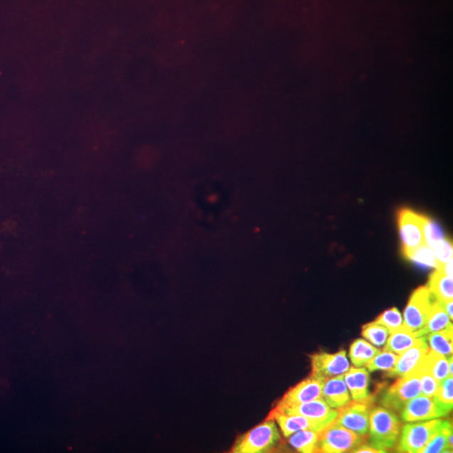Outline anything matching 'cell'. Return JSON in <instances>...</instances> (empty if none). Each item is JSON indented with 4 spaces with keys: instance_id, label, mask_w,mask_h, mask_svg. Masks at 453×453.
Returning a JSON list of instances; mask_svg holds the SVG:
<instances>
[{
    "instance_id": "obj_24",
    "label": "cell",
    "mask_w": 453,
    "mask_h": 453,
    "mask_svg": "<svg viewBox=\"0 0 453 453\" xmlns=\"http://www.w3.org/2000/svg\"><path fill=\"white\" fill-rule=\"evenodd\" d=\"M453 329L435 331L425 336L429 348L449 358L452 355Z\"/></svg>"
},
{
    "instance_id": "obj_6",
    "label": "cell",
    "mask_w": 453,
    "mask_h": 453,
    "mask_svg": "<svg viewBox=\"0 0 453 453\" xmlns=\"http://www.w3.org/2000/svg\"><path fill=\"white\" fill-rule=\"evenodd\" d=\"M435 299L427 287L415 289L404 311V328L413 333L424 328Z\"/></svg>"
},
{
    "instance_id": "obj_21",
    "label": "cell",
    "mask_w": 453,
    "mask_h": 453,
    "mask_svg": "<svg viewBox=\"0 0 453 453\" xmlns=\"http://www.w3.org/2000/svg\"><path fill=\"white\" fill-rule=\"evenodd\" d=\"M380 352V349L368 341L358 339L350 347L349 358L355 367H363Z\"/></svg>"
},
{
    "instance_id": "obj_22",
    "label": "cell",
    "mask_w": 453,
    "mask_h": 453,
    "mask_svg": "<svg viewBox=\"0 0 453 453\" xmlns=\"http://www.w3.org/2000/svg\"><path fill=\"white\" fill-rule=\"evenodd\" d=\"M452 435V425L449 420H442L438 431L424 447L422 452L440 453L452 452V447L448 442V439Z\"/></svg>"
},
{
    "instance_id": "obj_32",
    "label": "cell",
    "mask_w": 453,
    "mask_h": 453,
    "mask_svg": "<svg viewBox=\"0 0 453 453\" xmlns=\"http://www.w3.org/2000/svg\"><path fill=\"white\" fill-rule=\"evenodd\" d=\"M425 238H426L427 244L432 247L437 242L442 240L444 236H443L440 228L428 218L426 226H425Z\"/></svg>"
},
{
    "instance_id": "obj_19",
    "label": "cell",
    "mask_w": 453,
    "mask_h": 453,
    "mask_svg": "<svg viewBox=\"0 0 453 453\" xmlns=\"http://www.w3.org/2000/svg\"><path fill=\"white\" fill-rule=\"evenodd\" d=\"M427 287L439 302H445L452 300V278L448 277L442 270L437 269L436 272L431 275Z\"/></svg>"
},
{
    "instance_id": "obj_29",
    "label": "cell",
    "mask_w": 453,
    "mask_h": 453,
    "mask_svg": "<svg viewBox=\"0 0 453 453\" xmlns=\"http://www.w3.org/2000/svg\"><path fill=\"white\" fill-rule=\"evenodd\" d=\"M377 324L385 326L390 334L403 326V317L396 307L386 310L375 321Z\"/></svg>"
},
{
    "instance_id": "obj_8",
    "label": "cell",
    "mask_w": 453,
    "mask_h": 453,
    "mask_svg": "<svg viewBox=\"0 0 453 453\" xmlns=\"http://www.w3.org/2000/svg\"><path fill=\"white\" fill-rule=\"evenodd\" d=\"M372 404L350 401L339 408L336 423L359 436H368L370 431V412Z\"/></svg>"
},
{
    "instance_id": "obj_34",
    "label": "cell",
    "mask_w": 453,
    "mask_h": 453,
    "mask_svg": "<svg viewBox=\"0 0 453 453\" xmlns=\"http://www.w3.org/2000/svg\"><path fill=\"white\" fill-rule=\"evenodd\" d=\"M441 304L443 307V308H444V310L446 311L447 315L449 316L450 319L452 320V319H453V311H452L453 302H452V300L448 301V302H441Z\"/></svg>"
},
{
    "instance_id": "obj_4",
    "label": "cell",
    "mask_w": 453,
    "mask_h": 453,
    "mask_svg": "<svg viewBox=\"0 0 453 453\" xmlns=\"http://www.w3.org/2000/svg\"><path fill=\"white\" fill-rule=\"evenodd\" d=\"M420 373L418 370L408 375L400 377L393 385L383 392L380 404L383 407L401 412L406 403L420 395Z\"/></svg>"
},
{
    "instance_id": "obj_28",
    "label": "cell",
    "mask_w": 453,
    "mask_h": 453,
    "mask_svg": "<svg viewBox=\"0 0 453 453\" xmlns=\"http://www.w3.org/2000/svg\"><path fill=\"white\" fill-rule=\"evenodd\" d=\"M362 335L373 346L383 347L389 338L390 331L385 326L373 321L363 326Z\"/></svg>"
},
{
    "instance_id": "obj_23",
    "label": "cell",
    "mask_w": 453,
    "mask_h": 453,
    "mask_svg": "<svg viewBox=\"0 0 453 453\" xmlns=\"http://www.w3.org/2000/svg\"><path fill=\"white\" fill-rule=\"evenodd\" d=\"M423 363L426 366L438 384L446 379L449 375V362L448 358L441 353L429 349L424 358Z\"/></svg>"
},
{
    "instance_id": "obj_18",
    "label": "cell",
    "mask_w": 453,
    "mask_h": 453,
    "mask_svg": "<svg viewBox=\"0 0 453 453\" xmlns=\"http://www.w3.org/2000/svg\"><path fill=\"white\" fill-rule=\"evenodd\" d=\"M452 329V324L449 316L447 315L441 302L435 299L426 325L417 331V334L420 337H425V336L435 333V331Z\"/></svg>"
},
{
    "instance_id": "obj_9",
    "label": "cell",
    "mask_w": 453,
    "mask_h": 453,
    "mask_svg": "<svg viewBox=\"0 0 453 453\" xmlns=\"http://www.w3.org/2000/svg\"><path fill=\"white\" fill-rule=\"evenodd\" d=\"M325 378L311 375L291 388L273 410H277L287 406L309 403L321 398V391L326 382Z\"/></svg>"
},
{
    "instance_id": "obj_13",
    "label": "cell",
    "mask_w": 453,
    "mask_h": 453,
    "mask_svg": "<svg viewBox=\"0 0 453 453\" xmlns=\"http://www.w3.org/2000/svg\"><path fill=\"white\" fill-rule=\"evenodd\" d=\"M343 379L353 400L373 405L375 397L372 396L368 390L371 376L366 368H350L345 373Z\"/></svg>"
},
{
    "instance_id": "obj_33",
    "label": "cell",
    "mask_w": 453,
    "mask_h": 453,
    "mask_svg": "<svg viewBox=\"0 0 453 453\" xmlns=\"http://www.w3.org/2000/svg\"><path fill=\"white\" fill-rule=\"evenodd\" d=\"M353 452L362 453V452H370V453H380L381 452L380 450L375 449V448H373L371 446H368L366 444H363L361 447L357 448Z\"/></svg>"
},
{
    "instance_id": "obj_25",
    "label": "cell",
    "mask_w": 453,
    "mask_h": 453,
    "mask_svg": "<svg viewBox=\"0 0 453 453\" xmlns=\"http://www.w3.org/2000/svg\"><path fill=\"white\" fill-rule=\"evenodd\" d=\"M405 258L413 261L425 267L438 268V264L433 249L427 244L417 247V249L405 252Z\"/></svg>"
},
{
    "instance_id": "obj_20",
    "label": "cell",
    "mask_w": 453,
    "mask_h": 453,
    "mask_svg": "<svg viewBox=\"0 0 453 453\" xmlns=\"http://www.w3.org/2000/svg\"><path fill=\"white\" fill-rule=\"evenodd\" d=\"M287 438L289 444L299 452H319V432L302 430L293 433Z\"/></svg>"
},
{
    "instance_id": "obj_27",
    "label": "cell",
    "mask_w": 453,
    "mask_h": 453,
    "mask_svg": "<svg viewBox=\"0 0 453 453\" xmlns=\"http://www.w3.org/2000/svg\"><path fill=\"white\" fill-rule=\"evenodd\" d=\"M400 355L384 350L368 362L366 367L370 372L385 371L390 373L395 366Z\"/></svg>"
},
{
    "instance_id": "obj_10",
    "label": "cell",
    "mask_w": 453,
    "mask_h": 453,
    "mask_svg": "<svg viewBox=\"0 0 453 453\" xmlns=\"http://www.w3.org/2000/svg\"><path fill=\"white\" fill-rule=\"evenodd\" d=\"M349 368L350 364L345 350L336 353L321 352L311 356V375L330 379L345 375Z\"/></svg>"
},
{
    "instance_id": "obj_12",
    "label": "cell",
    "mask_w": 453,
    "mask_h": 453,
    "mask_svg": "<svg viewBox=\"0 0 453 453\" xmlns=\"http://www.w3.org/2000/svg\"><path fill=\"white\" fill-rule=\"evenodd\" d=\"M400 412L401 418L405 422H422L447 415L439 407L433 397L422 395L408 401Z\"/></svg>"
},
{
    "instance_id": "obj_3",
    "label": "cell",
    "mask_w": 453,
    "mask_h": 453,
    "mask_svg": "<svg viewBox=\"0 0 453 453\" xmlns=\"http://www.w3.org/2000/svg\"><path fill=\"white\" fill-rule=\"evenodd\" d=\"M368 436H359L335 422L319 432V452H353L366 444Z\"/></svg>"
},
{
    "instance_id": "obj_14",
    "label": "cell",
    "mask_w": 453,
    "mask_h": 453,
    "mask_svg": "<svg viewBox=\"0 0 453 453\" xmlns=\"http://www.w3.org/2000/svg\"><path fill=\"white\" fill-rule=\"evenodd\" d=\"M426 338L423 337L417 345L400 354L395 368L386 373L389 377H403L418 370L429 351Z\"/></svg>"
},
{
    "instance_id": "obj_31",
    "label": "cell",
    "mask_w": 453,
    "mask_h": 453,
    "mask_svg": "<svg viewBox=\"0 0 453 453\" xmlns=\"http://www.w3.org/2000/svg\"><path fill=\"white\" fill-rule=\"evenodd\" d=\"M434 254L438 264V270H441L448 261L452 260V245L450 240L443 238L439 240L432 247Z\"/></svg>"
},
{
    "instance_id": "obj_26",
    "label": "cell",
    "mask_w": 453,
    "mask_h": 453,
    "mask_svg": "<svg viewBox=\"0 0 453 453\" xmlns=\"http://www.w3.org/2000/svg\"><path fill=\"white\" fill-rule=\"evenodd\" d=\"M436 403L447 415L449 414L453 405V380L448 376L440 383L435 395L433 396Z\"/></svg>"
},
{
    "instance_id": "obj_16",
    "label": "cell",
    "mask_w": 453,
    "mask_h": 453,
    "mask_svg": "<svg viewBox=\"0 0 453 453\" xmlns=\"http://www.w3.org/2000/svg\"><path fill=\"white\" fill-rule=\"evenodd\" d=\"M343 377L344 375L326 380L321 391V398L331 408L339 409L351 401V395Z\"/></svg>"
},
{
    "instance_id": "obj_11",
    "label": "cell",
    "mask_w": 453,
    "mask_h": 453,
    "mask_svg": "<svg viewBox=\"0 0 453 453\" xmlns=\"http://www.w3.org/2000/svg\"><path fill=\"white\" fill-rule=\"evenodd\" d=\"M273 413L302 415V417L316 420V422L329 426L337 419L339 410L330 407L324 399L320 398L309 401V403L289 405L277 410H272L270 414Z\"/></svg>"
},
{
    "instance_id": "obj_1",
    "label": "cell",
    "mask_w": 453,
    "mask_h": 453,
    "mask_svg": "<svg viewBox=\"0 0 453 453\" xmlns=\"http://www.w3.org/2000/svg\"><path fill=\"white\" fill-rule=\"evenodd\" d=\"M401 422L390 409L377 406L370 412V446L387 452L395 447L400 436Z\"/></svg>"
},
{
    "instance_id": "obj_17",
    "label": "cell",
    "mask_w": 453,
    "mask_h": 453,
    "mask_svg": "<svg viewBox=\"0 0 453 453\" xmlns=\"http://www.w3.org/2000/svg\"><path fill=\"white\" fill-rule=\"evenodd\" d=\"M423 337H420L417 333H413L404 326L390 334L387 339L384 350L400 355L415 346Z\"/></svg>"
},
{
    "instance_id": "obj_7",
    "label": "cell",
    "mask_w": 453,
    "mask_h": 453,
    "mask_svg": "<svg viewBox=\"0 0 453 453\" xmlns=\"http://www.w3.org/2000/svg\"><path fill=\"white\" fill-rule=\"evenodd\" d=\"M428 220L424 215L404 208L399 213L398 223L401 240L403 243V253L426 245L425 226Z\"/></svg>"
},
{
    "instance_id": "obj_15",
    "label": "cell",
    "mask_w": 453,
    "mask_h": 453,
    "mask_svg": "<svg viewBox=\"0 0 453 453\" xmlns=\"http://www.w3.org/2000/svg\"><path fill=\"white\" fill-rule=\"evenodd\" d=\"M266 419L274 420L275 422H277L284 437H288L292 435L293 433L302 431V430H312V431L321 432V430L328 427L324 423L299 415L270 413Z\"/></svg>"
},
{
    "instance_id": "obj_30",
    "label": "cell",
    "mask_w": 453,
    "mask_h": 453,
    "mask_svg": "<svg viewBox=\"0 0 453 453\" xmlns=\"http://www.w3.org/2000/svg\"><path fill=\"white\" fill-rule=\"evenodd\" d=\"M418 371L420 373V385H422L420 395L433 397L435 395L438 389L439 384L437 381L435 380V378L433 377L432 373L430 372L428 368L425 366L423 362L418 368Z\"/></svg>"
},
{
    "instance_id": "obj_5",
    "label": "cell",
    "mask_w": 453,
    "mask_h": 453,
    "mask_svg": "<svg viewBox=\"0 0 453 453\" xmlns=\"http://www.w3.org/2000/svg\"><path fill=\"white\" fill-rule=\"evenodd\" d=\"M442 420H428L427 422L405 424L403 428L399 452H422L432 438L435 436Z\"/></svg>"
},
{
    "instance_id": "obj_2",
    "label": "cell",
    "mask_w": 453,
    "mask_h": 453,
    "mask_svg": "<svg viewBox=\"0 0 453 453\" xmlns=\"http://www.w3.org/2000/svg\"><path fill=\"white\" fill-rule=\"evenodd\" d=\"M280 440V434L274 420L265 422L252 428L250 431L237 439L232 447L233 453H260L272 449Z\"/></svg>"
}]
</instances>
